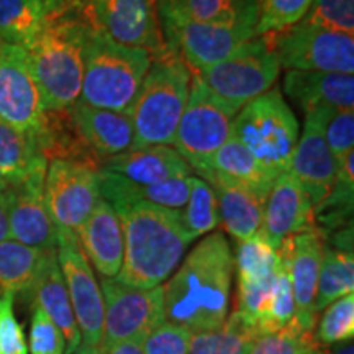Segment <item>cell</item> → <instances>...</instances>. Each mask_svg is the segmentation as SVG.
<instances>
[{
	"mask_svg": "<svg viewBox=\"0 0 354 354\" xmlns=\"http://www.w3.org/2000/svg\"><path fill=\"white\" fill-rule=\"evenodd\" d=\"M233 264L223 233L203 238L161 287L165 320L192 333L220 328L228 318Z\"/></svg>",
	"mask_w": 354,
	"mask_h": 354,
	"instance_id": "obj_1",
	"label": "cell"
},
{
	"mask_svg": "<svg viewBox=\"0 0 354 354\" xmlns=\"http://www.w3.org/2000/svg\"><path fill=\"white\" fill-rule=\"evenodd\" d=\"M115 212L123 230V263L115 279L138 289L161 287L192 243L180 225L179 212L149 203H133Z\"/></svg>",
	"mask_w": 354,
	"mask_h": 354,
	"instance_id": "obj_2",
	"label": "cell"
},
{
	"mask_svg": "<svg viewBox=\"0 0 354 354\" xmlns=\"http://www.w3.org/2000/svg\"><path fill=\"white\" fill-rule=\"evenodd\" d=\"M91 25L81 17L50 20L25 48L46 113L66 112L81 97L84 51Z\"/></svg>",
	"mask_w": 354,
	"mask_h": 354,
	"instance_id": "obj_3",
	"label": "cell"
},
{
	"mask_svg": "<svg viewBox=\"0 0 354 354\" xmlns=\"http://www.w3.org/2000/svg\"><path fill=\"white\" fill-rule=\"evenodd\" d=\"M192 71L176 53L153 57L151 66L133 100L128 117L135 131V148L172 146L185 105Z\"/></svg>",
	"mask_w": 354,
	"mask_h": 354,
	"instance_id": "obj_4",
	"label": "cell"
},
{
	"mask_svg": "<svg viewBox=\"0 0 354 354\" xmlns=\"http://www.w3.org/2000/svg\"><path fill=\"white\" fill-rule=\"evenodd\" d=\"M153 56L140 48L117 43L92 28L84 51L79 102L91 107L127 113L151 66Z\"/></svg>",
	"mask_w": 354,
	"mask_h": 354,
	"instance_id": "obj_5",
	"label": "cell"
},
{
	"mask_svg": "<svg viewBox=\"0 0 354 354\" xmlns=\"http://www.w3.org/2000/svg\"><path fill=\"white\" fill-rule=\"evenodd\" d=\"M232 136L276 174L287 172L299 141V122L279 88H271L234 115Z\"/></svg>",
	"mask_w": 354,
	"mask_h": 354,
	"instance_id": "obj_6",
	"label": "cell"
},
{
	"mask_svg": "<svg viewBox=\"0 0 354 354\" xmlns=\"http://www.w3.org/2000/svg\"><path fill=\"white\" fill-rule=\"evenodd\" d=\"M212 94L236 112L271 91L281 74L272 48L264 35L251 38L232 56L210 68L192 73Z\"/></svg>",
	"mask_w": 354,
	"mask_h": 354,
	"instance_id": "obj_7",
	"label": "cell"
},
{
	"mask_svg": "<svg viewBox=\"0 0 354 354\" xmlns=\"http://www.w3.org/2000/svg\"><path fill=\"white\" fill-rule=\"evenodd\" d=\"M281 69L354 74V37L304 21L266 33Z\"/></svg>",
	"mask_w": 354,
	"mask_h": 354,
	"instance_id": "obj_8",
	"label": "cell"
},
{
	"mask_svg": "<svg viewBox=\"0 0 354 354\" xmlns=\"http://www.w3.org/2000/svg\"><path fill=\"white\" fill-rule=\"evenodd\" d=\"M236 113L192 74L187 105L176 130L172 148L184 158L190 169L202 176L212 156L232 136V123Z\"/></svg>",
	"mask_w": 354,
	"mask_h": 354,
	"instance_id": "obj_9",
	"label": "cell"
},
{
	"mask_svg": "<svg viewBox=\"0 0 354 354\" xmlns=\"http://www.w3.org/2000/svg\"><path fill=\"white\" fill-rule=\"evenodd\" d=\"M104 336L99 348L122 342H143L165 322L162 289H138L118 279H102Z\"/></svg>",
	"mask_w": 354,
	"mask_h": 354,
	"instance_id": "obj_10",
	"label": "cell"
},
{
	"mask_svg": "<svg viewBox=\"0 0 354 354\" xmlns=\"http://www.w3.org/2000/svg\"><path fill=\"white\" fill-rule=\"evenodd\" d=\"M102 198L94 167L51 159L44 176V202L57 232L79 233Z\"/></svg>",
	"mask_w": 354,
	"mask_h": 354,
	"instance_id": "obj_11",
	"label": "cell"
},
{
	"mask_svg": "<svg viewBox=\"0 0 354 354\" xmlns=\"http://www.w3.org/2000/svg\"><path fill=\"white\" fill-rule=\"evenodd\" d=\"M77 17L117 43L140 48L153 57L167 51L159 26L158 0H86Z\"/></svg>",
	"mask_w": 354,
	"mask_h": 354,
	"instance_id": "obj_12",
	"label": "cell"
},
{
	"mask_svg": "<svg viewBox=\"0 0 354 354\" xmlns=\"http://www.w3.org/2000/svg\"><path fill=\"white\" fill-rule=\"evenodd\" d=\"M0 120L41 140L48 127L41 92L24 48L0 43Z\"/></svg>",
	"mask_w": 354,
	"mask_h": 354,
	"instance_id": "obj_13",
	"label": "cell"
},
{
	"mask_svg": "<svg viewBox=\"0 0 354 354\" xmlns=\"http://www.w3.org/2000/svg\"><path fill=\"white\" fill-rule=\"evenodd\" d=\"M56 256L81 333V344L99 348L104 336V297L76 234L57 232Z\"/></svg>",
	"mask_w": 354,
	"mask_h": 354,
	"instance_id": "obj_14",
	"label": "cell"
},
{
	"mask_svg": "<svg viewBox=\"0 0 354 354\" xmlns=\"http://www.w3.org/2000/svg\"><path fill=\"white\" fill-rule=\"evenodd\" d=\"M167 50L176 53L192 73L232 56L256 37L254 26L205 25L192 21H159Z\"/></svg>",
	"mask_w": 354,
	"mask_h": 354,
	"instance_id": "obj_15",
	"label": "cell"
},
{
	"mask_svg": "<svg viewBox=\"0 0 354 354\" xmlns=\"http://www.w3.org/2000/svg\"><path fill=\"white\" fill-rule=\"evenodd\" d=\"M335 110L322 105L305 112L304 131L292 154L289 172L302 184L313 207L325 201L335 184L338 161L325 138L326 123L333 117Z\"/></svg>",
	"mask_w": 354,
	"mask_h": 354,
	"instance_id": "obj_16",
	"label": "cell"
},
{
	"mask_svg": "<svg viewBox=\"0 0 354 354\" xmlns=\"http://www.w3.org/2000/svg\"><path fill=\"white\" fill-rule=\"evenodd\" d=\"M46 167L19 184L7 185L10 240L39 251L56 250L57 243V230L44 202Z\"/></svg>",
	"mask_w": 354,
	"mask_h": 354,
	"instance_id": "obj_17",
	"label": "cell"
},
{
	"mask_svg": "<svg viewBox=\"0 0 354 354\" xmlns=\"http://www.w3.org/2000/svg\"><path fill=\"white\" fill-rule=\"evenodd\" d=\"M315 228L313 205L302 184L289 171L276 177L264 203L259 234L272 248L295 234Z\"/></svg>",
	"mask_w": 354,
	"mask_h": 354,
	"instance_id": "obj_18",
	"label": "cell"
},
{
	"mask_svg": "<svg viewBox=\"0 0 354 354\" xmlns=\"http://www.w3.org/2000/svg\"><path fill=\"white\" fill-rule=\"evenodd\" d=\"M290 241V284L295 305L294 320L300 328L313 333L317 322V284L325 245L317 228L295 234Z\"/></svg>",
	"mask_w": 354,
	"mask_h": 354,
	"instance_id": "obj_19",
	"label": "cell"
},
{
	"mask_svg": "<svg viewBox=\"0 0 354 354\" xmlns=\"http://www.w3.org/2000/svg\"><path fill=\"white\" fill-rule=\"evenodd\" d=\"M68 112L81 138L100 161L135 148V131L128 113L91 107L79 100Z\"/></svg>",
	"mask_w": 354,
	"mask_h": 354,
	"instance_id": "obj_20",
	"label": "cell"
},
{
	"mask_svg": "<svg viewBox=\"0 0 354 354\" xmlns=\"http://www.w3.org/2000/svg\"><path fill=\"white\" fill-rule=\"evenodd\" d=\"M77 240L87 261L102 277L118 276L123 263V230L117 212L104 198L79 230Z\"/></svg>",
	"mask_w": 354,
	"mask_h": 354,
	"instance_id": "obj_21",
	"label": "cell"
},
{
	"mask_svg": "<svg viewBox=\"0 0 354 354\" xmlns=\"http://www.w3.org/2000/svg\"><path fill=\"white\" fill-rule=\"evenodd\" d=\"M30 295L33 299V305L41 308L57 328L63 331L66 338V354H73L81 346V333H79L73 305H71L68 289H66L63 272L57 263L56 250H48L43 253Z\"/></svg>",
	"mask_w": 354,
	"mask_h": 354,
	"instance_id": "obj_22",
	"label": "cell"
},
{
	"mask_svg": "<svg viewBox=\"0 0 354 354\" xmlns=\"http://www.w3.org/2000/svg\"><path fill=\"white\" fill-rule=\"evenodd\" d=\"M97 171H105L133 184H158L172 177L192 176V169L172 146L156 145L131 149L118 156L102 159Z\"/></svg>",
	"mask_w": 354,
	"mask_h": 354,
	"instance_id": "obj_23",
	"label": "cell"
},
{
	"mask_svg": "<svg viewBox=\"0 0 354 354\" xmlns=\"http://www.w3.org/2000/svg\"><path fill=\"white\" fill-rule=\"evenodd\" d=\"M100 196L113 210L133 203H149L169 210H183L190 194L192 176L172 177L158 184L140 185L105 171H97Z\"/></svg>",
	"mask_w": 354,
	"mask_h": 354,
	"instance_id": "obj_24",
	"label": "cell"
},
{
	"mask_svg": "<svg viewBox=\"0 0 354 354\" xmlns=\"http://www.w3.org/2000/svg\"><path fill=\"white\" fill-rule=\"evenodd\" d=\"M205 183H209L215 192L220 225L225 232L238 241L254 236L261 230L268 197L218 176L207 177Z\"/></svg>",
	"mask_w": 354,
	"mask_h": 354,
	"instance_id": "obj_25",
	"label": "cell"
},
{
	"mask_svg": "<svg viewBox=\"0 0 354 354\" xmlns=\"http://www.w3.org/2000/svg\"><path fill=\"white\" fill-rule=\"evenodd\" d=\"M159 21L258 25L259 0H158Z\"/></svg>",
	"mask_w": 354,
	"mask_h": 354,
	"instance_id": "obj_26",
	"label": "cell"
},
{
	"mask_svg": "<svg viewBox=\"0 0 354 354\" xmlns=\"http://www.w3.org/2000/svg\"><path fill=\"white\" fill-rule=\"evenodd\" d=\"M282 86L305 112L322 105L336 110L354 109V74L287 71Z\"/></svg>",
	"mask_w": 354,
	"mask_h": 354,
	"instance_id": "obj_27",
	"label": "cell"
},
{
	"mask_svg": "<svg viewBox=\"0 0 354 354\" xmlns=\"http://www.w3.org/2000/svg\"><path fill=\"white\" fill-rule=\"evenodd\" d=\"M210 176H218L232 183L246 185L264 197H268L277 177L276 172L258 161L234 136H230L227 143L212 156L207 169L198 177L205 180Z\"/></svg>",
	"mask_w": 354,
	"mask_h": 354,
	"instance_id": "obj_28",
	"label": "cell"
},
{
	"mask_svg": "<svg viewBox=\"0 0 354 354\" xmlns=\"http://www.w3.org/2000/svg\"><path fill=\"white\" fill-rule=\"evenodd\" d=\"M46 166L39 136L19 131L0 120V179L3 183L19 184Z\"/></svg>",
	"mask_w": 354,
	"mask_h": 354,
	"instance_id": "obj_29",
	"label": "cell"
},
{
	"mask_svg": "<svg viewBox=\"0 0 354 354\" xmlns=\"http://www.w3.org/2000/svg\"><path fill=\"white\" fill-rule=\"evenodd\" d=\"M48 24L41 0H0V43L28 48Z\"/></svg>",
	"mask_w": 354,
	"mask_h": 354,
	"instance_id": "obj_30",
	"label": "cell"
},
{
	"mask_svg": "<svg viewBox=\"0 0 354 354\" xmlns=\"http://www.w3.org/2000/svg\"><path fill=\"white\" fill-rule=\"evenodd\" d=\"M43 253L19 241H0V295H30Z\"/></svg>",
	"mask_w": 354,
	"mask_h": 354,
	"instance_id": "obj_31",
	"label": "cell"
},
{
	"mask_svg": "<svg viewBox=\"0 0 354 354\" xmlns=\"http://www.w3.org/2000/svg\"><path fill=\"white\" fill-rule=\"evenodd\" d=\"M354 290V258L353 251L338 248H323V258L318 274L317 300L318 310L328 307L331 302L353 294Z\"/></svg>",
	"mask_w": 354,
	"mask_h": 354,
	"instance_id": "obj_32",
	"label": "cell"
},
{
	"mask_svg": "<svg viewBox=\"0 0 354 354\" xmlns=\"http://www.w3.org/2000/svg\"><path fill=\"white\" fill-rule=\"evenodd\" d=\"M254 339L250 326L233 312L220 328L192 333L189 354H251Z\"/></svg>",
	"mask_w": 354,
	"mask_h": 354,
	"instance_id": "obj_33",
	"label": "cell"
},
{
	"mask_svg": "<svg viewBox=\"0 0 354 354\" xmlns=\"http://www.w3.org/2000/svg\"><path fill=\"white\" fill-rule=\"evenodd\" d=\"M354 197V153L348 154L336 167L335 184L330 194L317 207H313V220L335 228L351 218Z\"/></svg>",
	"mask_w": 354,
	"mask_h": 354,
	"instance_id": "obj_34",
	"label": "cell"
},
{
	"mask_svg": "<svg viewBox=\"0 0 354 354\" xmlns=\"http://www.w3.org/2000/svg\"><path fill=\"white\" fill-rule=\"evenodd\" d=\"M179 220L190 241L214 232L220 225L214 189L201 177L192 176L189 198L184 209L179 210Z\"/></svg>",
	"mask_w": 354,
	"mask_h": 354,
	"instance_id": "obj_35",
	"label": "cell"
},
{
	"mask_svg": "<svg viewBox=\"0 0 354 354\" xmlns=\"http://www.w3.org/2000/svg\"><path fill=\"white\" fill-rule=\"evenodd\" d=\"M238 282L243 284H261L276 276L277 250L256 233L248 240L238 241L236 250Z\"/></svg>",
	"mask_w": 354,
	"mask_h": 354,
	"instance_id": "obj_36",
	"label": "cell"
},
{
	"mask_svg": "<svg viewBox=\"0 0 354 354\" xmlns=\"http://www.w3.org/2000/svg\"><path fill=\"white\" fill-rule=\"evenodd\" d=\"M354 336V295L331 302L325 307V313L318 322L317 330H313V342L318 346H335L353 342Z\"/></svg>",
	"mask_w": 354,
	"mask_h": 354,
	"instance_id": "obj_37",
	"label": "cell"
},
{
	"mask_svg": "<svg viewBox=\"0 0 354 354\" xmlns=\"http://www.w3.org/2000/svg\"><path fill=\"white\" fill-rule=\"evenodd\" d=\"M313 0H259L256 37L299 24Z\"/></svg>",
	"mask_w": 354,
	"mask_h": 354,
	"instance_id": "obj_38",
	"label": "cell"
},
{
	"mask_svg": "<svg viewBox=\"0 0 354 354\" xmlns=\"http://www.w3.org/2000/svg\"><path fill=\"white\" fill-rule=\"evenodd\" d=\"M300 21L354 37V0H313Z\"/></svg>",
	"mask_w": 354,
	"mask_h": 354,
	"instance_id": "obj_39",
	"label": "cell"
},
{
	"mask_svg": "<svg viewBox=\"0 0 354 354\" xmlns=\"http://www.w3.org/2000/svg\"><path fill=\"white\" fill-rule=\"evenodd\" d=\"M313 343V333L302 330L297 322L292 320L276 333L258 336L251 354H302Z\"/></svg>",
	"mask_w": 354,
	"mask_h": 354,
	"instance_id": "obj_40",
	"label": "cell"
},
{
	"mask_svg": "<svg viewBox=\"0 0 354 354\" xmlns=\"http://www.w3.org/2000/svg\"><path fill=\"white\" fill-rule=\"evenodd\" d=\"M192 331L171 322H162L141 342L145 354H189Z\"/></svg>",
	"mask_w": 354,
	"mask_h": 354,
	"instance_id": "obj_41",
	"label": "cell"
},
{
	"mask_svg": "<svg viewBox=\"0 0 354 354\" xmlns=\"http://www.w3.org/2000/svg\"><path fill=\"white\" fill-rule=\"evenodd\" d=\"M30 354H66V338L41 308L33 305L30 326Z\"/></svg>",
	"mask_w": 354,
	"mask_h": 354,
	"instance_id": "obj_42",
	"label": "cell"
},
{
	"mask_svg": "<svg viewBox=\"0 0 354 354\" xmlns=\"http://www.w3.org/2000/svg\"><path fill=\"white\" fill-rule=\"evenodd\" d=\"M15 295H0V354H28L24 328L13 312Z\"/></svg>",
	"mask_w": 354,
	"mask_h": 354,
	"instance_id": "obj_43",
	"label": "cell"
},
{
	"mask_svg": "<svg viewBox=\"0 0 354 354\" xmlns=\"http://www.w3.org/2000/svg\"><path fill=\"white\" fill-rule=\"evenodd\" d=\"M325 138L336 161L354 153V109L335 110L326 123Z\"/></svg>",
	"mask_w": 354,
	"mask_h": 354,
	"instance_id": "obj_44",
	"label": "cell"
},
{
	"mask_svg": "<svg viewBox=\"0 0 354 354\" xmlns=\"http://www.w3.org/2000/svg\"><path fill=\"white\" fill-rule=\"evenodd\" d=\"M48 21L63 19V17H77L86 0H41Z\"/></svg>",
	"mask_w": 354,
	"mask_h": 354,
	"instance_id": "obj_45",
	"label": "cell"
},
{
	"mask_svg": "<svg viewBox=\"0 0 354 354\" xmlns=\"http://www.w3.org/2000/svg\"><path fill=\"white\" fill-rule=\"evenodd\" d=\"M10 240V228H8V201L7 187H0V241Z\"/></svg>",
	"mask_w": 354,
	"mask_h": 354,
	"instance_id": "obj_46",
	"label": "cell"
},
{
	"mask_svg": "<svg viewBox=\"0 0 354 354\" xmlns=\"http://www.w3.org/2000/svg\"><path fill=\"white\" fill-rule=\"evenodd\" d=\"M102 354H145L141 342H122L100 348Z\"/></svg>",
	"mask_w": 354,
	"mask_h": 354,
	"instance_id": "obj_47",
	"label": "cell"
},
{
	"mask_svg": "<svg viewBox=\"0 0 354 354\" xmlns=\"http://www.w3.org/2000/svg\"><path fill=\"white\" fill-rule=\"evenodd\" d=\"M323 354H354L353 342L342 343L339 346H336L333 349H328V351H323Z\"/></svg>",
	"mask_w": 354,
	"mask_h": 354,
	"instance_id": "obj_48",
	"label": "cell"
},
{
	"mask_svg": "<svg viewBox=\"0 0 354 354\" xmlns=\"http://www.w3.org/2000/svg\"><path fill=\"white\" fill-rule=\"evenodd\" d=\"M73 354H102V353H100V348L86 346V344H81V346H79Z\"/></svg>",
	"mask_w": 354,
	"mask_h": 354,
	"instance_id": "obj_49",
	"label": "cell"
},
{
	"mask_svg": "<svg viewBox=\"0 0 354 354\" xmlns=\"http://www.w3.org/2000/svg\"><path fill=\"white\" fill-rule=\"evenodd\" d=\"M302 354H323V349H322L320 346H318V344H317V343H313V344H312V346H310V348H307V349H305V351H304Z\"/></svg>",
	"mask_w": 354,
	"mask_h": 354,
	"instance_id": "obj_50",
	"label": "cell"
},
{
	"mask_svg": "<svg viewBox=\"0 0 354 354\" xmlns=\"http://www.w3.org/2000/svg\"><path fill=\"white\" fill-rule=\"evenodd\" d=\"M0 187H7V184H6V183H3V180H2V179H0Z\"/></svg>",
	"mask_w": 354,
	"mask_h": 354,
	"instance_id": "obj_51",
	"label": "cell"
}]
</instances>
